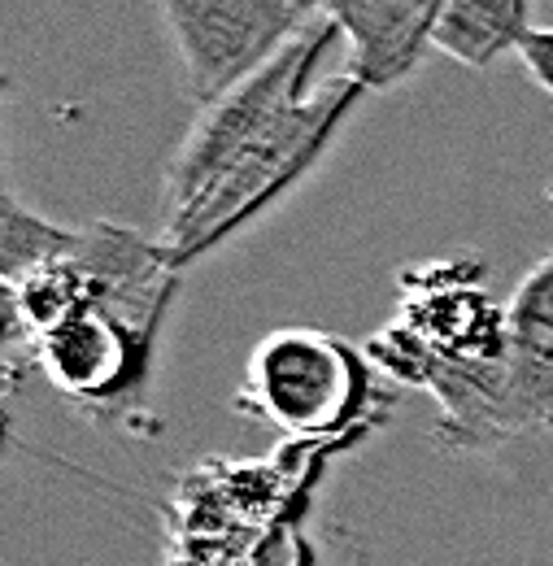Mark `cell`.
<instances>
[{
  "label": "cell",
  "instance_id": "obj_1",
  "mask_svg": "<svg viewBox=\"0 0 553 566\" xmlns=\"http://www.w3.org/2000/svg\"><path fill=\"white\" fill-rule=\"evenodd\" d=\"M362 92L366 87L345 71L341 78L319 83L310 96L292 101L279 118H271L244 144V153L201 192L192 210L161 227L157 240L170 253V262L175 266L197 262L201 253L218 249L227 235H236L244 222H253L258 213L283 201L319 166L341 118L357 105Z\"/></svg>",
  "mask_w": 553,
  "mask_h": 566
},
{
  "label": "cell",
  "instance_id": "obj_7",
  "mask_svg": "<svg viewBox=\"0 0 553 566\" xmlns=\"http://www.w3.org/2000/svg\"><path fill=\"white\" fill-rule=\"evenodd\" d=\"M553 427V249L505 305V440Z\"/></svg>",
  "mask_w": 553,
  "mask_h": 566
},
{
  "label": "cell",
  "instance_id": "obj_3",
  "mask_svg": "<svg viewBox=\"0 0 553 566\" xmlns=\"http://www.w3.org/2000/svg\"><path fill=\"white\" fill-rule=\"evenodd\" d=\"M192 101H218L323 22L319 0H157Z\"/></svg>",
  "mask_w": 553,
  "mask_h": 566
},
{
  "label": "cell",
  "instance_id": "obj_9",
  "mask_svg": "<svg viewBox=\"0 0 553 566\" xmlns=\"http://www.w3.org/2000/svg\"><path fill=\"white\" fill-rule=\"evenodd\" d=\"M70 240H74V227L40 218L18 201L13 188H4V213H0V275H4V287L53 266L58 258H66Z\"/></svg>",
  "mask_w": 553,
  "mask_h": 566
},
{
  "label": "cell",
  "instance_id": "obj_4",
  "mask_svg": "<svg viewBox=\"0 0 553 566\" xmlns=\"http://www.w3.org/2000/svg\"><path fill=\"white\" fill-rule=\"evenodd\" d=\"M366 397V370L345 340L310 327H283L249 361L244 406L292 436L345 431Z\"/></svg>",
  "mask_w": 553,
  "mask_h": 566
},
{
  "label": "cell",
  "instance_id": "obj_6",
  "mask_svg": "<svg viewBox=\"0 0 553 566\" xmlns=\"http://www.w3.org/2000/svg\"><path fill=\"white\" fill-rule=\"evenodd\" d=\"M319 9L348 40V74L366 92H384L436 49L445 0H319Z\"/></svg>",
  "mask_w": 553,
  "mask_h": 566
},
{
  "label": "cell",
  "instance_id": "obj_2",
  "mask_svg": "<svg viewBox=\"0 0 553 566\" xmlns=\"http://www.w3.org/2000/svg\"><path fill=\"white\" fill-rule=\"evenodd\" d=\"M341 40V31L323 18L314 31H305L292 49H283L271 66L249 74L240 87H231L227 96L201 105V118L192 123V132L175 148L170 166H166V184H161V227L184 218L201 201L209 184L244 153V144L253 140L271 118H279L292 101L314 92V74L323 53Z\"/></svg>",
  "mask_w": 553,
  "mask_h": 566
},
{
  "label": "cell",
  "instance_id": "obj_8",
  "mask_svg": "<svg viewBox=\"0 0 553 566\" xmlns=\"http://www.w3.org/2000/svg\"><path fill=\"white\" fill-rule=\"evenodd\" d=\"M532 4L536 0H445L431 44L471 71H488L505 53H519V44L536 31Z\"/></svg>",
  "mask_w": 553,
  "mask_h": 566
},
{
  "label": "cell",
  "instance_id": "obj_10",
  "mask_svg": "<svg viewBox=\"0 0 553 566\" xmlns=\"http://www.w3.org/2000/svg\"><path fill=\"white\" fill-rule=\"evenodd\" d=\"M519 62L545 92L553 96V27H536L523 44H519Z\"/></svg>",
  "mask_w": 553,
  "mask_h": 566
},
{
  "label": "cell",
  "instance_id": "obj_5",
  "mask_svg": "<svg viewBox=\"0 0 553 566\" xmlns=\"http://www.w3.org/2000/svg\"><path fill=\"white\" fill-rule=\"evenodd\" d=\"M153 340L157 336L139 332L101 305H79L31 345V357L62 397L114 410L139 397L153 361Z\"/></svg>",
  "mask_w": 553,
  "mask_h": 566
}]
</instances>
